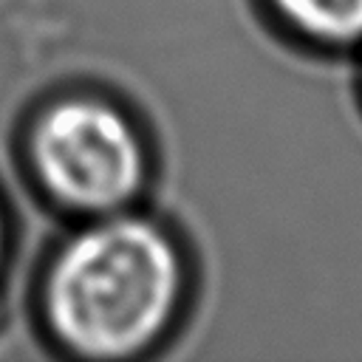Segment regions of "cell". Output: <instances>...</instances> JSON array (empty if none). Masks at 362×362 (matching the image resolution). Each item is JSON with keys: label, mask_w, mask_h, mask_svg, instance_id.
<instances>
[{"label": "cell", "mask_w": 362, "mask_h": 362, "mask_svg": "<svg viewBox=\"0 0 362 362\" xmlns=\"http://www.w3.org/2000/svg\"><path fill=\"white\" fill-rule=\"evenodd\" d=\"M28 161L40 187L88 218L127 209L147 184V147L133 119L90 93L45 105L28 130Z\"/></svg>", "instance_id": "cell-2"}, {"label": "cell", "mask_w": 362, "mask_h": 362, "mask_svg": "<svg viewBox=\"0 0 362 362\" xmlns=\"http://www.w3.org/2000/svg\"><path fill=\"white\" fill-rule=\"evenodd\" d=\"M272 8L303 37L348 48L362 42V0H269Z\"/></svg>", "instance_id": "cell-3"}, {"label": "cell", "mask_w": 362, "mask_h": 362, "mask_svg": "<svg viewBox=\"0 0 362 362\" xmlns=\"http://www.w3.org/2000/svg\"><path fill=\"white\" fill-rule=\"evenodd\" d=\"M184 260L170 232L127 209L90 218L54 255L42 283L51 334L85 359H127L173 322Z\"/></svg>", "instance_id": "cell-1"}, {"label": "cell", "mask_w": 362, "mask_h": 362, "mask_svg": "<svg viewBox=\"0 0 362 362\" xmlns=\"http://www.w3.org/2000/svg\"><path fill=\"white\" fill-rule=\"evenodd\" d=\"M3 257H6V218L0 209V269H3Z\"/></svg>", "instance_id": "cell-4"}]
</instances>
